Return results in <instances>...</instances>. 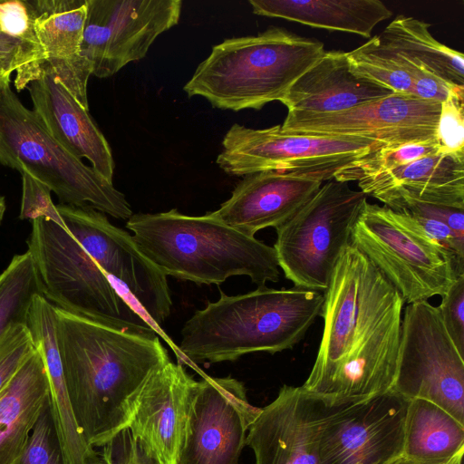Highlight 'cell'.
Returning <instances> with one entry per match:
<instances>
[{
  "mask_svg": "<svg viewBox=\"0 0 464 464\" xmlns=\"http://www.w3.org/2000/svg\"><path fill=\"white\" fill-rule=\"evenodd\" d=\"M358 186L387 207L415 201L464 208V156L431 154L362 179Z\"/></svg>",
  "mask_w": 464,
  "mask_h": 464,
  "instance_id": "7402d4cb",
  "label": "cell"
},
{
  "mask_svg": "<svg viewBox=\"0 0 464 464\" xmlns=\"http://www.w3.org/2000/svg\"><path fill=\"white\" fill-rule=\"evenodd\" d=\"M14 464H69L50 393L43 403L22 453Z\"/></svg>",
  "mask_w": 464,
  "mask_h": 464,
  "instance_id": "1f68e13d",
  "label": "cell"
},
{
  "mask_svg": "<svg viewBox=\"0 0 464 464\" xmlns=\"http://www.w3.org/2000/svg\"><path fill=\"white\" fill-rule=\"evenodd\" d=\"M324 295L294 286H266L208 302L184 324L179 352L195 363L233 362L241 356L292 349L320 315Z\"/></svg>",
  "mask_w": 464,
  "mask_h": 464,
  "instance_id": "277c9868",
  "label": "cell"
},
{
  "mask_svg": "<svg viewBox=\"0 0 464 464\" xmlns=\"http://www.w3.org/2000/svg\"><path fill=\"white\" fill-rule=\"evenodd\" d=\"M55 331L77 426L89 446L101 448L128 428L142 384L168 352L159 336L119 331L56 306Z\"/></svg>",
  "mask_w": 464,
  "mask_h": 464,
  "instance_id": "7a4b0ae2",
  "label": "cell"
},
{
  "mask_svg": "<svg viewBox=\"0 0 464 464\" xmlns=\"http://www.w3.org/2000/svg\"><path fill=\"white\" fill-rule=\"evenodd\" d=\"M323 182L291 172L267 170L246 175L230 198L210 212L226 225L255 237L266 227L276 228L320 188Z\"/></svg>",
  "mask_w": 464,
  "mask_h": 464,
  "instance_id": "d6986e66",
  "label": "cell"
},
{
  "mask_svg": "<svg viewBox=\"0 0 464 464\" xmlns=\"http://www.w3.org/2000/svg\"><path fill=\"white\" fill-rule=\"evenodd\" d=\"M20 173L23 188L19 218L33 221L44 218L64 226L56 205L53 203L51 189L29 173L25 171Z\"/></svg>",
  "mask_w": 464,
  "mask_h": 464,
  "instance_id": "8d00e7d4",
  "label": "cell"
},
{
  "mask_svg": "<svg viewBox=\"0 0 464 464\" xmlns=\"http://www.w3.org/2000/svg\"><path fill=\"white\" fill-rule=\"evenodd\" d=\"M324 52L319 41L270 26L256 35L233 37L214 45L184 91L221 110H259L279 102Z\"/></svg>",
  "mask_w": 464,
  "mask_h": 464,
  "instance_id": "5b68a950",
  "label": "cell"
},
{
  "mask_svg": "<svg viewBox=\"0 0 464 464\" xmlns=\"http://www.w3.org/2000/svg\"><path fill=\"white\" fill-rule=\"evenodd\" d=\"M27 246L42 295L54 306L119 331L158 337L159 329L64 226L44 218L33 220Z\"/></svg>",
  "mask_w": 464,
  "mask_h": 464,
  "instance_id": "8992f818",
  "label": "cell"
},
{
  "mask_svg": "<svg viewBox=\"0 0 464 464\" xmlns=\"http://www.w3.org/2000/svg\"><path fill=\"white\" fill-rule=\"evenodd\" d=\"M98 451L96 464H163L126 428L112 437Z\"/></svg>",
  "mask_w": 464,
  "mask_h": 464,
  "instance_id": "d590c367",
  "label": "cell"
},
{
  "mask_svg": "<svg viewBox=\"0 0 464 464\" xmlns=\"http://www.w3.org/2000/svg\"><path fill=\"white\" fill-rule=\"evenodd\" d=\"M56 208L64 227L159 329L172 308L167 276L140 252L132 236L91 207L58 204Z\"/></svg>",
  "mask_w": 464,
  "mask_h": 464,
  "instance_id": "7c38bea8",
  "label": "cell"
},
{
  "mask_svg": "<svg viewBox=\"0 0 464 464\" xmlns=\"http://www.w3.org/2000/svg\"><path fill=\"white\" fill-rule=\"evenodd\" d=\"M5 209H6L5 199L3 196L0 195V224L3 220Z\"/></svg>",
  "mask_w": 464,
  "mask_h": 464,
  "instance_id": "b9f144b4",
  "label": "cell"
},
{
  "mask_svg": "<svg viewBox=\"0 0 464 464\" xmlns=\"http://www.w3.org/2000/svg\"><path fill=\"white\" fill-rule=\"evenodd\" d=\"M391 464H418L412 460H410L409 459L401 456L399 459L392 461Z\"/></svg>",
  "mask_w": 464,
  "mask_h": 464,
  "instance_id": "7bdbcfd3",
  "label": "cell"
},
{
  "mask_svg": "<svg viewBox=\"0 0 464 464\" xmlns=\"http://www.w3.org/2000/svg\"><path fill=\"white\" fill-rule=\"evenodd\" d=\"M440 153L437 140L409 142L397 146H383L371 150L348 166L339 169L333 179L341 182L362 179L393 169L420 158Z\"/></svg>",
  "mask_w": 464,
  "mask_h": 464,
  "instance_id": "4dcf8cb0",
  "label": "cell"
},
{
  "mask_svg": "<svg viewBox=\"0 0 464 464\" xmlns=\"http://www.w3.org/2000/svg\"><path fill=\"white\" fill-rule=\"evenodd\" d=\"M463 453L464 424L430 401H409L403 457L418 464H461Z\"/></svg>",
  "mask_w": 464,
  "mask_h": 464,
  "instance_id": "484cf974",
  "label": "cell"
},
{
  "mask_svg": "<svg viewBox=\"0 0 464 464\" xmlns=\"http://www.w3.org/2000/svg\"><path fill=\"white\" fill-rule=\"evenodd\" d=\"M351 245L366 256L406 304L442 296L464 275V265L385 205L366 201L353 227Z\"/></svg>",
  "mask_w": 464,
  "mask_h": 464,
  "instance_id": "ba28073f",
  "label": "cell"
},
{
  "mask_svg": "<svg viewBox=\"0 0 464 464\" xmlns=\"http://www.w3.org/2000/svg\"><path fill=\"white\" fill-rule=\"evenodd\" d=\"M257 15L370 38L392 11L379 0H249Z\"/></svg>",
  "mask_w": 464,
  "mask_h": 464,
  "instance_id": "d4e9b609",
  "label": "cell"
},
{
  "mask_svg": "<svg viewBox=\"0 0 464 464\" xmlns=\"http://www.w3.org/2000/svg\"><path fill=\"white\" fill-rule=\"evenodd\" d=\"M367 195L332 179L276 228L279 268L295 286L324 291Z\"/></svg>",
  "mask_w": 464,
  "mask_h": 464,
  "instance_id": "9c48e42d",
  "label": "cell"
},
{
  "mask_svg": "<svg viewBox=\"0 0 464 464\" xmlns=\"http://www.w3.org/2000/svg\"><path fill=\"white\" fill-rule=\"evenodd\" d=\"M26 326L34 347L40 352L46 367L56 420L63 426L71 425L74 421V416L65 386L56 340L55 306L44 295L34 296Z\"/></svg>",
  "mask_w": 464,
  "mask_h": 464,
  "instance_id": "83f0119b",
  "label": "cell"
},
{
  "mask_svg": "<svg viewBox=\"0 0 464 464\" xmlns=\"http://www.w3.org/2000/svg\"><path fill=\"white\" fill-rule=\"evenodd\" d=\"M81 55L92 74L106 78L142 59L163 32L179 23L180 0H86Z\"/></svg>",
  "mask_w": 464,
  "mask_h": 464,
  "instance_id": "4fadbf2b",
  "label": "cell"
},
{
  "mask_svg": "<svg viewBox=\"0 0 464 464\" xmlns=\"http://www.w3.org/2000/svg\"><path fill=\"white\" fill-rule=\"evenodd\" d=\"M385 144L352 136H315L281 131L280 125L251 129L235 123L222 141L217 163L226 173L246 176L276 170L320 181Z\"/></svg>",
  "mask_w": 464,
  "mask_h": 464,
  "instance_id": "30bf717a",
  "label": "cell"
},
{
  "mask_svg": "<svg viewBox=\"0 0 464 464\" xmlns=\"http://www.w3.org/2000/svg\"><path fill=\"white\" fill-rule=\"evenodd\" d=\"M11 74V72L0 65V89L6 83L10 82Z\"/></svg>",
  "mask_w": 464,
  "mask_h": 464,
  "instance_id": "60d3db41",
  "label": "cell"
},
{
  "mask_svg": "<svg viewBox=\"0 0 464 464\" xmlns=\"http://www.w3.org/2000/svg\"><path fill=\"white\" fill-rule=\"evenodd\" d=\"M41 51L0 31V65L16 72L14 86L17 92L25 89L41 71Z\"/></svg>",
  "mask_w": 464,
  "mask_h": 464,
  "instance_id": "d6a6232c",
  "label": "cell"
},
{
  "mask_svg": "<svg viewBox=\"0 0 464 464\" xmlns=\"http://www.w3.org/2000/svg\"><path fill=\"white\" fill-rule=\"evenodd\" d=\"M36 295H42L39 276L31 254L15 255L0 273V339L15 324H26Z\"/></svg>",
  "mask_w": 464,
  "mask_h": 464,
  "instance_id": "f546056e",
  "label": "cell"
},
{
  "mask_svg": "<svg viewBox=\"0 0 464 464\" xmlns=\"http://www.w3.org/2000/svg\"><path fill=\"white\" fill-rule=\"evenodd\" d=\"M327 407L302 386L283 385L248 429L256 464H318V440Z\"/></svg>",
  "mask_w": 464,
  "mask_h": 464,
  "instance_id": "ac0fdd59",
  "label": "cell"
},
{
  "mask_svg": "<svg viewBox=\"0 0 464 464\" xmlns=\"http://www.w3.org/2000/svg\"><path fill=\"white\" fill-rule=\"evenodd\" d=\"M0 31L40 50L26 0H0Z\"/></svg>",
  "mask_w": 464,
  "mask_h": 464,
  "instance_id": "f35d334b",
  "label": "cell"
},
{
  "mask_svg": "<svg viewBox=\"0 0 464 464\" xmlns=\"http://www.w3.org/2000/svg\"><path fill=\"white\" fill-rule=\"evenodd\" d=\"M404 304L366 256L349 245L324 291L323 335L302 388L330 408L392 391Z\"/></svg>",
  "mask_w": 464,
  "mask_h": 464,
  "instance_id": "6da1fadb",
  "label": "cell"
},
{
  "mask_svg": "<svg viewBox=\"0 0 464 464\" xmlns=\"http://www.w3.org/2000/svg\"><path fill=\"white\" fill-rule=\"evenodd\" d=\"M126 227L140 252L167 277L198 285H220L246 276L258 287L280 277L276 254L255 237L226 225L210 212L132 214Z\"/></svg>",
  "mask_w": 464,
  "mask_h": 464,
  "instance_id": "3957f363",
  "label": "cell"
},
{
  "mask_svg": "<svg viewBox=\"0 0 464 464\" xmlns=\"http://www.w3.org/2000/svg\"><path fill=\"white\" fill-rule=\"evenodd\" d=\"M430 26L414 17L399 15L377 36L420 72L464 86L463 53L436 40Z\"/></svg>",
  "mask_w": 464,
  "mask_h": 464,
  "instance_id": "4316f807",
  "label": "cell"
},
{
  "mask_svg": "<svg viewBox=\"0 0 464 464\" xmlns=\"http://www.w3.org/2000/svg\"><path fill=\"white\" fill-rule=\"evenodd\" d=\"M49 393L46 367L35 348L0 392V464H14L20 456Z\"/></svg>",
  "mask_w": 464,
  "mask_h": 464,
  "instance_id": "cb8c5ba5",
  "label": "cell"
},
{
  "mask_svg": "<svg viewBox=\"0 0 464 464\" xmlns=\"http://www.w3.org/2000/svg\"><path fill=\"white\" fill-rule=\"evenodd\" d=\"M351 70L393 92L412 95L414 83L431 76L418 71L399 53L374 36L347 53ZM434 77V76H433Z\"/></svg>",
  "mask_w": 464,
  "mask_h": 464,
  "instance_id": "f1b7e54d",
  "label": "cell"
},
{
  "mask_svg": "<svg viewBox=\"0 0 464 464\" xmlns=\"http://www.w3.org/2000/svg\"><path fill=\"white\" fill-rule=\"evenodd\" d=\"M34 349L26 324L13 325L0 339V392Z\"/></svg>",
  "mask_w": 464,
  "mask_h": 464,
  "instance_id": "e575fe53",
  "label": "cell"
},
{
  "mask_svg": "<svg viewBox=\"0 0 464 464\" xmlns=\"http://www.w3.org/2000/svg\"><path fill=\"white\" fill-rule=\"evenodd\" d=\"M0 162L45 184L61 204L91 207L124 220L132 215L125 195L54 140L10 82L0 89Z\"/></svg>",
  "mask_w": 464,
  "mask_h": 464,
  "instance_id": "52a82bcc",
  "label": "cell"
},
{
  "mask_svg": "<svg viewBox=\"0 0 464 464\" xmlns=\"http://www.w3.org/2000/svg\"><path fill=\"white\" fill-rule=\"evenodd\" d=\"M440 104L394 92L341 112H287L280 130L290 134L359 137L386 146L427 141L437 140Z\"/></svg>",
  "mask_w": 464,
  "mask_h": 464,
  "instance_id": "9a60e30c",
  "label": "cell"
},
{
  "mask_svg": "<svg viewBox=\"0 0 464 464\" xmlns=\"http://www.w3.org/2000/svg\"><path fill=\"white\" fill-rule=\"evenodd\" d=\"M437 307L450 337L464 357V275L454 281Z\"/></svg>",
  "mask_w": 464,
  "mask_h": 464,
  "instance_id": "74e56055",
  "label": "cell"
},
{
  "mask_svg": "<svg viewBox=\"0 0 464 464\" xmlns=\"http://www.w3.org/2000/svg\"><path fill=\"white\" fill-rule=\"evenodd\" d=\"M392 390L430 401L464 424V357L428 301L406 304Z\"/></svg>",
  "mask_w": 464,
  "mask_h": 464,
  "instance_id": "8fae6325",
  "label": "cell"
},
{
  "mask_svg": "<svg viewBox=\"0 0 464 464\" xmlns=\"http://www.w3.org/2000/svg\"><path fill=\"white\" fill-rule=\"evenodd\" d=\"M34 109L47 131L70 153L87 159L112 182L114 160L110 145L89 113L47 68L26 86Z\"/></svg>",
  "mask_w": 464,
  "mask_h": 464,
  "instance_id": "44dd1931",
  "label": "cell"
},
{
  "mask_svg": "<svg viewBox=\"0 0 464 464\" xmlns=\"http://www.w3.org/2000/svg\"><path fill=\"white\" fill-rule=\"evenodd\" d=\"M436 138L441 153L464 156V87L441 102Z\"/></svg>",
  "mask_w": 464,
  "mask_h": 464,
  "instance_id": "836d02e7",
  "label": "cell"
},
{
  "mask_svg": "<svg viewBox=\"0 0 464 464\" xmlns=\"http://www.w3.org/2000/svg\"><path fill=\"white\" fill-rule=\"evenodd\" d=\"M408 402L392 390L329 407L320 428L318 464H391L401 457Z\"/></svg>",
  "mask_w": 464,
  "mask_h": 464,
  "instance_id": "5bb4252c",
  "label": "cell"
},
{
  "mask_svg": "<svg viewBox=\"0 0 464 464\" xmlns=\"http://www.w3.org/2000/svg\"><path fill=\"white\" fill-rule=\"evenodd\" d=\"M394 93L354 73L342 51L324 52L279 100L288 112H341Z\"/></svg>",
  "mask_w": 464,
  "mask_h": 464,
  "instance_id": "603a6c76",
  "label": "cell"
},
{
  "mask_svg": "<svg viewBox=\"0 0 464 464\" xmlns=\"http://www.w3.org/2000/svg\"><path fill=\"white\" fill-rule=\"evenodd\" d=\"M37 44L40 68L49 69L65 89L89 110L87 84L90 63L81 55L86 0H26Z\"/></svg>",
  "mask_w": 464,
  "mask_h": 464,
  "instance_id": "ffe728a7",
  "label": "cell"
},
{
  "mask_svg": "<svg viewBox=\"0 0 464 464\" xmlns=\"http://www.w3.org/2000/svg\"><path fill=\"white\" fill-rule=\"evenodd\" d=\"M261 408L233 377L198 381L178 464H238L249 427Z\"/></svg>",
  "mask_w": 464,
  "mask_h": 464,
  "instance_id": "2e32d148",
  "label": "cell"
},
{
  "mask_svg": "<svg viewBox=\"0 0 464 464\" xmlns=\"http://www.w3.org/2000/svg\"><path fill=\"white\" fill-rule=\"evenodd\" d=\"M388 207L397 212L438 218L446 223L456 236L464 238V208L415 201H400Z\"/></svg>",
  "mask_w": 464,
  "mask_h": 464,
  "instance_id": "ab89813d",
  "label": "cell"
},
{
  "mask_svg": "<svg viewBox=\"0 0 464 464\" xmlns=\"http://www.w3.org/2000/svg\"><path fill=\"white\" fill-rule=\"evenodd\" d=\"M197 387L183 365L169 359L138 393L128 429L163 464H178Z\"/></svg>",
  "mask_w": 464,
  "mask_h": 464,
  "instance_id": "e0dca14e",
  "label": "cell"
}]
</instances>
